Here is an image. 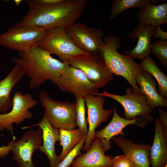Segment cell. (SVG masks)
Segmentation results:
<instances>
[{
	"instance_id": "cell-1",
	"label": "cell",
	"mask_w": 167,
	"mask_h": 167,
	"mask_svg": "<svg viewBox=\"0 0 167 167\" xmlns=\"http://www.w3.org/2000/svg\"><path fill=\"white\" fill-rule=\"evenodd\" d=\"M26 1L29 6L28 12L15 25L45 30L57 27L68 29L81 15L88 2L86 0H63L57 3L46 4L35 0Z\"/></svg>"
},
{
	"instance_id": "cell-2",
	"label": "cell",
	"mask_w": 167,
	"mask_h": 167,
	"mask_svg": "<svg viewBox=\"0 0 167 167\" xmlns=\"http://www.w3.org/2000/svg\"><path fill=\"white\" fill-rule=\"evenodd\" d=\"M19 58L12 61L19 64L29 78V88H37L50 80L55 86L61 75L69 66L57 59L49 52L37 46L28 52H18Z\"/></svg>"
},
{
	"instance_id": "cell-3",
	"label": "cell",
	"mask_w": 167,
	"mask_h": 167,
	"mask_svg": "<svg viewBox=\"0 0 167 167\" xmlns=\"http://www.w3.org/2000/svg\"><path fill=\"white\" fill-rule=\"evenodd\" d=\"M121 44V39L118 36H105L103 44L100 49V54L112 74L122 77L132 86L133 92L140 93L136 77L141 68L133 58L118 52Z\"/></svg>"
},
{
	"instance_id": "cell-4",
	"label": "cell",
	"mask_w": 167,
	"mask_h": 167,
	"mask_svg": "<svg viewBox=\"0 0 167 167\" xmlns=\"http://www.w3.org/2000/svg\"><path fill=\"white\" fill-rule=\"evenodd\" d=\"M41 106L45 113L52 125L58 129H75L76 123V102L54 100L49 96L45 90L39 93Z\"/></svg>"
},
{
	"instance_id": "cell-5",
	"label": "cell",
	"mask_w": 167,
	"mask_h": 167,
	"mask_svg": "<svg viewBox=\"0 0 167 167\" xmlns=\"http://www.w3.org/2000/svg\"><path fill=\"white\" fill-rule=\"evenodd\" d=\"M38 46L51 54L56 55L61 61L67 63L75 57L90 54L79 49L67 30L61 27L46 30Z\"/></svg>"
},
{
	"instance_id": "cell-6",
	"label": "cell",
	"mask_w": 167,
	"mask_h": 167,
	"mask_svg": "<svg viewBox=\"0 0 167 167\" xmlns=\"http://www.w3.org/2000/svg\"><path fill=\"white\" fill-rule=\"evenodd\" d=\"M46 30L15 25L0 34V45L18 52H28L39 44Z\"/></svg>"
},
{
	"instance_id": "cell-7",
	"label": "cell",
	"mask_w": 167,
	"mask_h": 167,
	"mask_svg": "<svg viewBox=\"0 0 167 167\" xmlns=\"http://www.w3.org/2000/svg\"><path fill=\"white\" fill-rule=\"evenodd\" d=\"M68 64L82 71L89 80L98 88L105 86L113 79L100 54L79 56L70 59Z\"/></svg>"
},
{
	"instance_id": "cell-8",
	"label": "cell",
	"mask_w": 167,
	"mask_h": 167,
	"mask_svg": "<svg viewBox=\"0 0 167 167\" xmlns=\"http://www.w3.org/2000/svg\"><path fill=\"white\" fill-rule=\"evenodd\" d=\"M12 101L11 110L0 114V132L6 130L13 134V124H19L26 119L32 118L33 114L29 109L36 106L37 102L31 94H23L19 92L15 93Z\"/></svg>"
},
{
	"instance_id": "cell-9",
	"label": "cell",
	"mask_w": 167,
	"mask_h": 167,
	"mask_svg": "<svg viewBox=\"0 0 167 167\" xmlns=\"http://www.w3.org/2000/svg\"><path fill=\"white\" fill-rule=\"evenodd\" d=\"M13 136L11 148L12 158L19 167H35L32 155L39 149L42 142V131L39 127L36 130L30 129L25 132L18 140Z\"/></svg>"
},
{
	"instance_id": "cell-10",
	"label": "cell",
	"mask_w": 167,
	"mask_h": 167,
	"mask_svg": "<svg viewBox=\"0 0 167 167\" xmlns=\"http://www.w3.org/2000/svg\"><path fill=\"white\" fill-rule=\"evenodd\" d=\"M67 31L79 49L91 54H100V49L103 44L105 37L102 29L90 27L81 22H75Z\"/></svg>"
},
{
	"instance_id": "cell-11",
	"label": "cell",
	"mask_w": 167,
	"mask_h": 167,
	"mask_svg": "<svg viewBox=\"0 0 167 167\" xmlns=\"http://www.w3.org/2000/svg\"><path fill=\"white\" fill-rule=\"evenodd\" d=\"M56 86L62 91L71 93L76 97L84 98L98 93V88L81 70L69 66L59 78Z\"/></svg>"
},
{
	"instance_id": "cell-12",
	"label": "cell",
	"mask_w": 167,
	"mask_h": 167,
	"mask_svg": "<svg viewBox=\"0 0 167 167\" xmlns=\"http://www.w3.org/2000/svg\"><path fill=\"white\" fill-rule=\"evenodd\" d=\"M102 93L93 95H101L110 98L120 104L124 108V116L129 120L135 119L139 115H149L152 109L148 105L145 96L140 93L133 92L131 88L126 89V94L119 95L108 92L103 90Z\"/></svg>"
},
{
	"instance_id": "cell-13",
	"label": "cell",
	"mask_w": 167,
	"mask_h": 167,
	"mask_svg": "<svg viewBox=\"0 0 167 167\" xmlns=\"http://www.w3.org/2000/svg\"><path fill=\"white\" fill-rule=\"evenodd\" d=\"M84 98L87 107L88 124V133L83 147V150L85 152L89 149L92 140L95 138L96 129L107 121L112 111L104 109L105 99L103 96L89 95Z\"/></svg>"
},
{
	"instance_id": "cell-14",
	"label": "cell",
	"mask_w": 167,
	"mask_h": 167,
	"mask_svg": "<svg viewBox=\"0 0 167 167\" xmlns=\"http://www.w3.org/2000/svg\"><path fill=\"white\" fill-rule=\"evenodd\" d=\"M113 117L109 123L102 130L95 131V138L100 139L101 147L105 152L111 148L110 140L115 136L121 134L124 136L123 129L127 126L134 124L138 126H144L151 120L150 115H142L135 119L129 120L120 117L118 114L115 107H113Z\"/></svg>"
},
{
	"instance_id": "cell-15",
	"label": "cell",
	"mask_w": 167,
	"mask_h": 167,
	"mask_svg": "<svg viewBox=\"0 0 167 167\" xmlns=\"http://www.w3.org/2000/svg\"><path fill=\"white\" fill-rule=\"evenodd\" d=\"M36 126H39L42 131V142L39 151L47 157L50 167H57L60 161L58 156L56 154L55 145L57 142H60L59 129L52 125L45 113L40 122L31 126L23 127L22 129H25Z\"/></svg>"
},
{
	"instance_id": "cell-16",
	"label": "cell",
	"mask_w": 167,
	"mask_h": 167,
	"mask_svg": "<svg viewBox=\"0 0 167 167\" xmlns=\"http://www.w3.org/2000/svg\"><path fill=\"white\" fill-rule=\"evenodd\" d=\"M156 27L139 23L133 31L129 33L126 36L135 41L138 38L136 45L132 50H123L125 54L130 57L141 60L151 54V39L155 34Z\"/></svg>"
},
{
	"instance_id": "cell-17",
	"label": "cell",
	"mask_w": 167,
	"mask_h": 167,
	"mask_svg": "<svg viewBox=\"0 0 167 167\" xmlns=\"http://www.w3.org/2000/svg\"><path fill=\"white\" fill-rule=\"evenodd\" d=\"M105 152L100 139L95 138L86 153L76 157L69 167H111L113 158Z\"/></svg>"
},
{
	"instance_id": "cell-18",
	"label": "cell",
	"mask_w": 167,
	"mask_h": 167,
	"mask_svg": "<svg viewBox=\"0 0 167 167\" xmlns=\"http://www.w3.org/2000/svg\"><path fill=\"white\" fill-rule=\"evenodd\" d=\"M112 139L121 148L124 155L130 159L134 167H150L151 146L135 143L123 137H113Z\"/></svg>"
},
{
	"instance_id": "cell-19",
	"label": "cell",
	"mask_w": 167,
	"mask_h": 167,
	"mask_svg": "<svg viewBox=\"0 0 167 167\" xmlns=\"http://www.w3.org/2000/svg\"><path fill=\"white\" fill-rule=\"evenodd\" d=\"M136 81L139 86L140 93L146 97L152 110L159 106L167 108V98L158 92L157 84L150 74L141 68L136 75Z\"/></svg>"
},
{
	"instance_id": "cell-20",
	"label": "cell",
	"mask_w": 167,
	"mask_h": 167,
	"mask_svg": "<svg viewBox=\"0 0 167 167\" xmlns=\"http://www.w3.org/2000/svg\"><path fill=\"white\" fill-rule=\"evenodd\" d=\"M155 124L154 138L149 156L150 164L151 167H164L167 164V133L159 118L156 119Z\"/></svg>"
},
{
	"instance_id": "cell-21",
	"label": "cell",
	"mask_w": 167,
	"mask_h": 167,
	"mask_svg": "<svg viewBox=\"0 0 167 167\" xmlns=\"http://www.w3.org/2000/svg\"><path fill=\"white\" fill-rule=\"evenodd\" d=\"M24 75L21 66L15 63L10 72L0 81V114L6 113L11 109L12 101L10 97V93L15 85Z\"/></svg>"
},
{
	"instance_id": "cell-22",
	"label": "cell",
	"mask_w": 167,
	"mask_h": 167,
	"mask_svg": "<svg viewBox=\"0 0 167 167\" xmlns=\"http://www.w3.org/2000/svg\"><path fill=\"white\" fill-rule=\"evenodd\" d=\"M139 23L155 27L167 24V3H151L140 8L137 13Z\"/></svg>"
},
{
	"instance_id": "cell-23",
	"label": "cell",
	"mask_w": 167,
	"mask_h": 167,
	"mask_svg": "<svg viewBox=\"0 0 167 167\" xmlns=\"http://www.w3.org/2000/svg\"><path fill=\"white\" fill-rule=\"evenodd\" d=\"M140 67L153 76L156 79L158 86L159 94L167 98V76L158 67L156 62L149 56L141 60Z\"/></svg>"
},
{
	"instance_id": "cell-24",
	"label": "cell",
	"mask_w": 167,
	"mask_h": 167,
	"mask_svg": "<svg viewBox=\"0 0 167 167\" xmlns=\"http://www.w3.org/2000/svg\"><path fill=\"white\" fill-rule=\"evenodd\" d=\"M59 130L60 144L62 148V151L58 156L61 162L85 135L79 128L71 130L60 129Z\"/></svg>"
},
{
	"instance_id": "cell-25",
	"label": "cell",
	"mask_w": 167,
	"mask_h": 167,
	"mask_svg": "<svg viewBox=\"0 0 167 167\" xmlns=\"http://www.w3.org/2000/svg\"><path fill=\"white\" fill-rule=\"evenodd\" d=\"M159 0H113V1L109 15L112 20L126 10L131 8H141L151 3L156 4Z\"/></svg>"
},
{
	"instance_id": "cell-26",
	"label": "cell",
	"mask_w": 167,
	"mask_h": 167,
	"mask_svg": "<svg viewBox=\"0 0 167 167\" xmlns=\"http://www.w3.org/2000/svg\"><path fill=\"white\" fill-rule=\"evenodd\" d=\"M151 53L155 54L159 64L167 68V40L157 39L151 43Z\"/></svg>"
},
{
	"instance_id": "cell-27",
	"label": "cell",
	"mask_w": 167,
	"mask_h": 167,
	"mask_svg": "<svg viewBox=\"0 0 167 167\" xmlns=\"http://www.w3.org/2000/svg\"><path fill=\"white\" fill-rule=\"evenodd\" d=\"M76 99V123L82 133L87 135L88 131L85 118V102L84 97H79Z\"/></svg>"
},
{
	"instance_id": "cell-28",
	"label": "cell",
	"mask_w": 167,
	"mask_h": 167,
	"mask_svg": "<svg viewBox=\"0 0 167 167\" xmlns=\"http://www.w3.org/2000/svg\"><path fill=\"white\" fill-rule=\"evenodd\" d=\"M87 135H85L80 141L66 155L57 167H69L74 160L80 154V151L85 142Z\"/></svg>"
},
{
	"instance_id": "cell-29",
	"label": "cell",
	"mask_w": 167,
	"mask_h": 167,
	"mask_svg": "<svg viewBox=\"0 0 167 167\" xmlns=\"http://www.w3.org/2000/svg\"><path fill=\"white\" fill-rule=\"evenodd\" d=\"M111 167H134L130 159L127 156L120 155L113 159V162Z\"/></svg>"
},
{
	"instance_id": "cell-30",
	"label": "cell",
	"mask_w": 167,
	"mask_h": 167,
	"mask_svg": "<svg viewBox=\"0 0 167 167\" xmlns=\"http://www.w3.org/2000/svg\"><path fill=\"white\" fill-rule=\"evenodd\" d=\"M159 118L165 132L167 133V113L158 107Z\"/></svg>"
},
{
	"instance_id": "cell-31",
	"label": "cell",
	"mask_w": 167,
	"mask_h": 167,
	"mask_svg": "<svg viewBox=\"0 0 167 167\" xmlns=\"http://www.w3.org/2000/svg\"><path fill=\"white\" fill-rule=\"evenodd\" d=\"M153 39L159 38L163 40H167V32L163 31L160 26L156 27L155 34L153 36Z\"/></svg>"
},
{
	"instance_id": "cell-32",
	"label": "cell",
	"mask_w": 167,
	"mask_h": 167,
	"mask_svg": "<svg viewBox=\"0 0 167 167\" xmlns=\"http://www.w3.org/2000/svg\"><path fill=\"white\" fill-rule=\"evenodd\" d=\"M12 140L10 141L7 145L0 146V158H3L9 155L11 151Z\"/></svg>"
},
{
	"instance_id": "cell-33",
	"label": "cell",
	"mask_w": 167,
	"mask_h": 167,
	"mask_svg": "<svg viewBox=\"0 0 167 167\" xmlns=\"http://www.w3.org/2000/svg\"><path fill=\"white\" fill-rule=\"evenodd\" d=\"M63 0H35L38 3L46 4H51L60 2Z\"/></svg>"
},
{
	"instance_id": "cell-34",
	"label": "cell",
	"mask_w": 167,
	"mask_h": 167,
	"mask_svg": "<svg viewBox=\"0 0 167 167\" xmlns=\"http://www.w3.org/2000/svg\"><path fill=\"white\" fill-rule=\"evenodd\" d=\"M22 0H15L14 2L15 5L17 6H19L22 2Z\"/></svg>"
},
{
	"instance_id": "cell-35",
	"label": "cell",
	"mask_w": 167,
	"mask_h": 167,
	"mask_svg": "<svg viewBox=\"0 0 167 167\" xmlns=\"http://www.w3.org/2000/svg\"><path fill=\"white\" fill-rule=\"evenodd\" d=\"M164 167H167V164Z\"/></svg>"
}]
</instances>
